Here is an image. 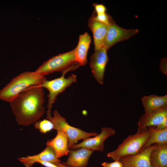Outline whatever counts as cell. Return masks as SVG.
Listing matches in <instances>:
<instances>
[{
    "instance_id": "6da1fadb",
    "label": "cell",
    "mask_w": 167,
    "mask_h": 167,
    "mask_svg": "<svg viewBox=\"0 0 167 167\" xmlns=\"http://www.w3.org/2000/svg\"><path fill=\"white\" fill-rule=\"evenodd\" d=\"M44 103L43 88L35 86L19 94L10 103V105L17 123L27 126L38 121L44 114Z\"/></svg>"
},
{
    "instance_id": "7a4b0ae2",
    "label": "cell",
    "mask_w": 167,
    "mask_h": 167,
    "mask_svg": "<svg viewBox=\"0 0 167 167\" xmlns=\"http://www.w3.org/2000/svg\"><path fill=\"white\" fill-rule=\"evenodd\" d=\"M45 79L35 71L22 73L0 90V100L10 103L21 92L31 87L40 85Z\"/></svg>"
},
{
    "instance_id": "3957f363",
    "label": "cell",
    "mask_w": 167,
    "mask_h": 167,
    "mask_svg": "<svg viewBox=\"0 0 167 167\" xmlns=\"http://www.w3.org/2000/svg\"><path fill=\"white\" fill-rule=\"evenodd\" d=\"M155 127H149L128 136L115 150L108 153L107 156L114 161H119L125 156L138 153L141 150Z\"/></svg>"
},
{
    "instance_id": "277c9868",
    "label": "cell",
    "mask_w": 167,
    "mask_h": 167,
    "mask_svg": "<svg viewBox=\"0 0 167 167\" xmlns=\"http://www.w3.org/2000/svg\"><path fill=\"white\" fill-rule=\"evenodd\" d=\"M80 66L76 61L73 49L53 57L42 63L35 72L43 76L56 71L66 74Z\"/></svg>"
},
{
    "instance_id": "5b68a950",
    "label": "cell",
    "mask_w": 167,
    "mask_h": 167,
    "mask_svg": "<svg viewBox=\"0 0 167 167\" xmlns=\"http://www.w3.org/2000/svg\"><path fill=\"white\" fill-rule=\"evenodd\" d=\"M54 125V129L61 130L67 135L68 140V147L70 149L78 141L84 140L91 136H94L98 133L95 132H88L73 127L68 124L66 119L62 116L57 110L53 112V116L47 117Z\"/></svg>"
},
{
    "instance_id": "8992f818",
    "label": "cell",
    "mask_w": 167,
    "mask_h": 167,
    "mask_svg": "<svg viewBox=\"0 0 167 167\" xmlns=\"http://www.w3.org/2000/svg\"><path fill=\"white\" fill-rule=\"evenodd\" d=\"M65 74H62L60 77L52 80H48L45 79L38 86L47 89L49 92L48 95L47 117L52 116L51 109L58 95L76 81V76L75 75L72 74L66 78Z\"/></svg>"
},
{
    "instance_id": "52a82bcc",
    "label": "cell",
    "mask_w": 167,
    "mask_h": 167,
    "mask_svg": "<svg viewBox=\"0 0 167 167\" xmlns=\"http://www.w3.org/2000/svg\"><path fill=\"white\" fill-rule=\"evenodd\" d=\"M138 32V29H127L121 27L113 20L108 26L103 47L108 50L115 44L128 39Z\"/></svg>"
},
{
    "instance_id": "ba28073f",
    "label": "cell",
    "mask_w": 167,
    "mask_h": 167,
    "mask_svg": "<svg viewBox=\"0 0 167 167\" xmlns=\"http://www.w3.org/2000/svg\"><path fill=\"white\" fill-rule=\"evenodd\" d=\"M115 134V131L112 128L102 127L100 134H98L93 138H88L79 143L75 144L70 149L85 148L93 151L96 150L102 152L104 149V143L105 140Z\"/></svg>"
},
{
    "instance_id": "9c48e42d",
    "label": "cell",
    "mask_w": 167,
    "mask_h": 167,
    "mask_svg": "<svg viewBox=\"0 0 167 167\" xmlns=\"http://www.w3.org/2000/svg\"><path fill=\"white\" fill-rule=\"evenodd\" d=\"M107 50L102 47L95 50L91 57L90 66L93 76L100 84L104 83V77L105 67L108 61Z\"/></svg>"
},
{
    "instance_id": "30bf717a",
    "label": "cell",
    "mask_w": 167,
    "mask_h": 167,
    "mask_svg": "<svg viewBox=\"0 0 167 167\" xmlns=\"http://www.w3.org/2000/svg\"><path fill=\"white\" fill-rule=\"evenodd\" d=\"M156 144L143 149L138 153L123 157L119 160L122 167H152L150 162V153Z\"/></svg>"
},
{
    "instance_id": "8fae6325",
    "label": "cell",
    "mask_w": 167,
    "mask_h": 167,
    "mask_svg": "<svg viewBox=\"0 0 167 167\" xmlns=\"http://www.w3.org/2000/svg\"><path fill=\"white\" fill-rule=\"evenodd\" d=\"M93 151L85 148L70 149L67 160L62 163L67 167H86Z\"/></svg>"
},
{
    "instance_id": "7c38bea8",
    "label": "cell",
    "mask_w": 167,
    "mask_h": 167,
    "mask_svg": "<svg viewBox=\"0 0 167 167\" xmlns=\"http://www.w3.org/2000/svg\"><path fill=\"white\" fill-rule=\"evenodd\" d=\"M167 117V107L142 115L138 122L137 131L149 127H156Z\"/></svg>"
},
{
    "instance_id": "4fadbf2b",
    "label": "cell",
    "mask_w": 167,
    "mask_h": 167,
    "mask_svg": "<svg viewBox=\"0 0 167 167\" xmlns=\"http://www.w3.org/2000/svg\"><path fill=\"white\" fill-rule=\"evenodd\" d=\"M94 14V12L89 19L88 25L93 33L94 50H96L104 47L108 25L96 20Z\"/></svg>"
},
{
    "instance_id": "5bb4252c",
    "label": "cell",
    "mask_w": 167,
    "mask_h": 167,
    "mask_svg": "<svg viewBox=\"0 0 167 167\" xmlns=\"http://www.w3.org/2000/svg\"><path fill=\"white\" fill-rule=\"evenodd\" d=\"M18 159L26 167H32L38 160L53 163L61 162L57 157L53 149L48 146H47L43 151L37 154L21 157Z\"/></svg>"
},
{
    "instance_id": "9a60e30c",
    "label": "cell",
    "mask_w": 167,
    "mask_h": 167,
    "mask_svg": "<svg viewBox=\"0 0 167 167\" xmlns=\"http://www.w3.org/2000/svg\"><path fill=\"white\" fill-rule=\"evenodd\" d=\"M54 138L46 143L47 146L51 147L54 151L56 156L59 158L69 154L68 140L66 135L61 130L57 131Z\"/></svg>"
},
{
    "instance_id": "2e32d148",
    "label": "cell",
    "mask_w": 167,
    "mask_h": 167,
    "mask_svg": "<svg viewBox=\"0 0 167 167\" xmlns=\"http://www.w3.org/2000/svg\"><path fill=\"white\" fill-rule=\"evenodd\" d=\"M91 41L87 32L79 36L78 44L74 50L76 61L80 66L84 65L87 62V55Z\"/></svg>"
},
{
    "instance_id": "e0dca14e",
    "label": "cell",
    "mask_w": 167,
    "mask_h": 167,
    "mask_svg": "<svg viewBox=\"0 0 167 167\" xmlns=\"http://www.w3.org/2000/svg\"><path fill=\"white\" fill-rule=\"evenodd\" d=\"M145 113H150L167 107V95L145 96L141 98Z\"/></svg>"
},
{
    "instance_id": "ac0fdd59",
    "label": "cell",
    "mask_w": 167,
    "mask_h": 167,
    "mask_svg": "<svg viewBox=\"0 0 167 167\" xmlns=\"http://www.w3.org/2000/svg\"><path fill=\"white\" fill-rule=\"evenodd\" d=\"M150 160L152 167H167V144H156Z\"/></svg>"
},
{
    "instance_id": "d6986e66",
    "label": "cell",
    "mask_w": 167,
    "mask_h": 167,
    "mask_svg": "<svg viewBox=\"0 0 167 167\" xmlns=\"http://www.w3.org/2000/svg\"><path fill=\"white\" fill-rule=\"evenodd\" d=\"M155 144H167V128L158 130H156L155 128L141 151L146 148Z\"/></svg>"
},
{
    "instance_id": "ffe728a7",
    "label": "cell",
    "mask_w": 167,
    "mask_h": 167,
    "mask_svg": "<svg viewBox=\"0 0 167 167\" xmlns=\"http://www.w3.org/2000/svg\"><path fill=\"white\" fill-rule=\"evenodd\" d=\"M34 123L35 128L39 130L42 133H46L54 129L53 123L47 119L38 120Z\"/></svg>"
},
{
    "instance_id": "44dd1931",
    "label": "cell",
    "mask_w": 167,
    "mask_h": 167,
    "mask_svg": "<svg viewBox=\"0 0 167 167\" xmlns=\"http://www.w3.org/2000/svg\"><path fill=\"white\" fill-rule=\"evenodd\" d=\"M94 16L97 21L105 24L109 25L113 20L111 17L106 12L105 13L96 15L95 12Z\"/></svg>"
},
{
    "instance_id": "7402d4cb",
    "label": "cell",
    "mask_w": 167,
    "mask_h": 167,
    "mask_svg": "<svg viewBox=\"0 0 167 167\" xmlns=\"http://www.w3.org/2000/svg\"><path fill=\"white\" fill-rule=\"evenodd\" d=\"M93 5L94 7L96 14H101L106 12V8L104 5L101 4L93 3Z\"/></svg>"
},
{
    "instance_id": "603a6c76",
    "label": "cell",
    "mask_w": 167,
    "mask_h": 167,
    "mask_svg": "<svg viewBox=\"0 0 167 167\" xmlns=\"http://www.w3.org/2000/svg\"><path fill=\"white\" fill-rule=\"evenodd\" d=\"M101 165L102 167H122V164L120 161H115L110 163L104 162Z\"/></svg>"
},
{
    "instance_id": "cb8c5ba5",
    "label": "cell",
    "mask_w": 167,
    "mask_h": 167,
    "mask_svg": "<svg viewBox=\"0 0 167 167\" xmlns=\"http://www.w3.org/2000/svg\"><path fill=\"white\" fill-rule=\"evenodd\" d=\"M37 162L41 164L45 167H59L54 163L41 160H37L36 163Z\"/></svg>"
},
{
    "instance_id": "d4e9b609",
    "label": "cell",
    "mask_w": 167,
    "mask_h": 167,
    "mask_svg": "<svg viewBox=\"0 0 167 167\" xmlns=\"http://www.w3.org/2000/svg\"><path fill=\"white\" fill-rule=\"evenodd\" d=\"M167 128V117L159 125L155 128L156 130L164 129Z\"/></svg>"
},
{
    "instance_id": "484cf974",
    "label": "cell",
    "mask_w": 167,
    "mask_h": 167,
    "mask_svg": "<svg viewBox=\"0 0 167 167\" xmlns=\"http://www.w3.org/2000/svg\"><path fill=\"white\" fill-rule=\"evenodd\" d=\"M59 167H67L63 163H61V162H59L54 163Z\"/></svg>"
}]
</instances>
